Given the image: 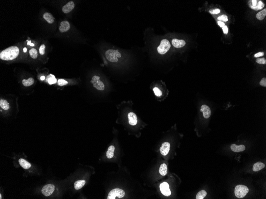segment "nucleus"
I'll return each mask as SVG.
<instances>
[{"mask_svg": "<svg viewBox=\"0 0 266 199\" xmlns=\"http://www.w3.org/2000/svg\"><path fill=\"white\" fill-rule=\"evenodd\" d=\"M256 62L258 64L265 65L266 64V60L265 58H259L257 59Z\"/></svg>", "mask_w": 266, "mask_h": 199, "instance_id": "nucleus-33", "label": "nucleus"}, {"mask_svg": "<svg viewBox=\"0 0 266 199\" xmlns=\"http://www.w3.org/2000/svg\"><path fill=\"white\" fill-rule=\"evenodd\" d=\"M172 45L174 47L176 48L182 47L186 45V42L183 40H179L174 39L172 41Z\"/></svg>", "mask_w": 266, "mask_h": 199, "instance_id": "nucleus-15", "label": "nucleus"}, {"mask_svg": "<svg viewBox=\"0 0 266 199\" xmlns=\"http://www.w3.org/2000/svg\"><path fill=\"white\" fill-rule=\"evenodd\" d=\"M231 149L232 151L235 152H243L245 149V147L244 145H241L240 146H237L236 144H233L231 145Z\"/></svg>", "mask_w": 266, "mask_h": 199, "instance_id": "nucleus-16", "label": "nucleus"}, {"mask_svg": "<svg viewBox=\"0 0 266 199\" xmlns=\"http://www.w3.org/2000/svg\"><path fill=\"white\" fill-rule=\"evenodd\" d=\"M44 19L47 21L49 23H52L54 22V18L51 13L49 12H46L44 13L43 15Z\"/></svg>", "mask_w": 266, "mask_h": 199, "instance_id": "nucleus-18", "label": "nucleus"}, {"mask_svg": "<svg viewBox=\"0 0 266 199\" xmlns=\"http://www.w3.org/2000/svg\"><path fill=\"white\" fill-rule=\"evenodd\" d=\"M55 186L52 184H48L43 186L42 192L45 196H49L51 195L55 190Z\"/></svg>", "mask_w": 266, "mask_h": 199, "instance_id": "nucleus-8", "label": "nucleus"}, {"mask_svg": "<svg viewBox=\"0 0 266 199\" xmlns=\"http://www.w3.org/2000/svg\"><path fill=\"white\" fill-rule=\"evenodd\" d=\"M91 83L93 84V86L97 90L100 91H103L105 89V85L102 81L100 79L99 76L94 75L92 78Z\"/></svg>", "mask_w": 266, "mask_h": 199, "instance_id": "nucleus-5", "label": "nucleus"}, {"mask_svg": "<svg viewBox=\"0 0 266 199\" xmlns=\"http://www.w3.org/2000/svg\"><path fill=\"white\" fill-rule=\"evenodd\" d=\"M207 192L204 190L200 191L198 192L196 196V199H203L206 196Z\"/></svg>", "mask_w": 266, "mask_h": 199, "instance_id": "nucleus-27", "label": "nucleus"}, {"mask_svg": "<svg viewBox=\"0 0 266 199\" xmlns=\"http://www.w3.org/2000/svg\"><path fill=\"white\" fill-rule=\"evenodd\" d=\"M34 80L32 78H29L28 79H24L22 81V83L24 86L28 87L34 84Z\"/></svg>", "mask_w": 266, "mask_h": 199, "instance_id": "nucleus-24", "label": "nucleus"}, {"mask_svg": "<svg viewBox=\"0 0 266 199\" xmlns=\"http://www.w3.org/2000/svg\"><path fill=\"white\" fill-rule=\"evenodd\" d=\"M70 28V23L68 21L65 20L61 23L60 26L59 27V30L61 33H64L68 31Z\"/></svg>", "mask_w": 266, "mask_h": 199, "instance_id": "nucleus-14", "label": "nucleus"}, {"mask_svg": "<svg viewBox=\"0 0 266 199\" xmlns=\"http://www.w3.org/2000/svg\"><path fill=\"white\" fill-rule=\"evenodd\" d=\"M68 84V82L63 79H58L57 81V84L60 86H63V85Z\"/></svg>", "mask_w": 266, "mask_h": 199, "instance_id": "nucleus-30", "label": "nucleus"}, {"mask_svg": "<svg viewBox=\"0 0 266 199\" xmlns=\"http://www.w3.org/2000/svg\"><path fill=\"white\" fill-rule=\"evenodd\" d=\"M125 195V192L120 188H115L111 190L108 193L107 199H115L116 198H122Z\"/></svg>", "mask_w": 266, "mask_h": 199, "instance_id": "nucleus-6", "label": "nucleus"}, {"mask_svg": "<svg viewBox=\"0 0 266 199\" xmlns=\"http://www.w3.org/2000/svg\"><path fill=\"white\" fill-rule=\"evenodd\" d=\"M19 164L23 169H29L31 166V165L30 163L26 161V160L23 159H20L18 160Z\"/></svg>", "mask_w": 266, "mask_h": 199, "instance_id": "nucleus-17", "label": "nucleus"}, {"mask_svg": "<svg viewBox=\"0 0 266 199\" xmlns=\"http://www.w3.org/2000/svg\"><path fill=\"white\" fill-rule=\"evenodd\" d=\"M264 52H260L255 54L254 55V57L255 58H258V57H262V56H264Z\"/></svg>", "mask_w": 266, "mask_h": 199, "instance_id": "nucleus-36", "label": "nucleus"}, {"mask_svg": "<svg viewBox=\"0 0 266 199\" xmlns=\"http://www.w3.org/2000/svg\"><path fill=\"white\" fill-rule=\"evenodd\" d=\"M28 45H29L31 46H34V44L33 43H31L30 42H28Z\"/></svg>", "mask_w": 266, "mask_h": 199, "instance_id": "nucleus-39", "label": "nucleus"}, {"mask_svg": "<svg viewBox=\"0 0 266 199\" xmlns=\"http://www.w3.org/2000/svg\"><path fill=\"white\" fill-rule=\"evenodd\" d=\"M171 46L169 42L167 39H164L161 40L160 45L157 47V51L160 54H165L169 50Z\"/></svg>", "mask_w": 266, "mask_h": 199, "instance_id": "nucleus-3", "label": "nucleus"}, {"mask_svg": "<svg viewBox=\"0 0 266 199\" xmlns=\"http://www.w3.org/2000/svg\"><path fill=\"white\" fill-rule=\"evenodd\" d=\"M218 20L224 22H227L228 21V18L226 15L223 14L218 18Z\"/></svg>", "mask_w": 266, "mask_h": 199, "instance_id": "nucleus-31", "label": "nucleus"}, {"mask_svg": "<svg viewBox=\"0 0 266 199\" xmlns=\"http://www.w3.org/2000/svg\"><path fill=\"white\" fill-rule=\"evenodd\" d=\"M159 172L160 174L165 176L167 174V166L165 163H163L160 166L159 169Z\"/></svg>", "mask_w": 266, "mask_h": 199, "instance_id": "nucleus-20", "label": "nucleus"}, {"mask_svg": "<svg viewBox=\"0 0 266 199\" xmlns=\"http://www.w3.org/2000/svg\"><path fill=\"white\" fill-rule=\"evenodd\" d=\"M19 54L17 46H11L3 50L0 53V59L4 60H11L17 58Z\"/></svg>", "mask_w": 266, "mask_h": 199, "instance_id": "nucleus-1", "label": "nucleus"}, {"mask_svg": "<svg viewBox=\"0 0 266 199\" xmlns=\"http://www.w3.org/2000/svg\"><path fill=\"white\" fill-rule=\"evenodd\" d=\"M45 49H46V46L44 44L41 45L39 49V53L41 55H43L45 54Z\"/></svg>", "mask_w": 266, "mask_h": 199, "instance_id": "nucleus-32", "label": "nucleus"}, {"mask_svg": "<svg viewBox=\"0 0 266 199\" xmlns=\"http://www.w3.org/2000/svg\"><path fill=\"white\" fill-rule=\"evenodd\" d=\"M201 111L202 112L203 116L205 118H209L211 116V110L210 107L206 105H204L201 106Z\"/></svg>", "mask_w": 266, "mask_h": 199, "instance_id": "nucleus-12", "label": "nucleus"}, {"mask_svg": "<svg viewBox=\"0 0 266 199\" xmlns=\"http://www.w3.org/2000/svg\"><path fill=\"white\" fill-rule=\"evenodd\" d=\"M0 106L3 109L7 110L9 109V104L7 101L4 99L0 100Z\"/></svg>", "mask_w": 266, "mask_h": 199, "instance_id": "nucleus-23", "label": "nucleus"}, {"mask_svg": "<svg viewBox=\"0 0 266 199\" xmlns=\"http://www.w3.org/2000/svg\"><path fill=\"white\" fill-rule=\"evenodd\" d=\"M260 84L261 86L263 87H266V78H263L260 82Z\"/></svg>", "mask_w": 266, "mask_h": 199, "instance_id": "nucleus-35", "label": "nucleus"}, {"mask_svg": "<svg viewBox=\"0 0 266 199\" xmlns=\"http://www.w3.org/2000/svg\"><path fill=\"white\" fill-rule=\"evenodd\" d=\"M210 13L212 14H219L220 12V10L219 9H216L211 10L209 11Z\"/></svg>", "mask_w": 266, "mask_h": 199, "instance_id": "nucleus-34", "label": "nucleus"}, {"mask_svg": "<svg viewBox=\"0 0 266 199\" xmlns=\"http://www.w3.org/2000/svg\"><path fill=\"white\" fill-rule=\"evenodd\" d=\"M160 190L162 194L165 196H169L171 195V191L169 186L166 182H163L160 185Z\"/></svg>", "mask_w": 266, "mask_h": 199, "instance_id": "nucleus-9", "label": "nucleus"}, {"mask_svg": "<svg viewBox=\"0 0 266 199\" xmlns=\"http://www.w3.org/2000/svg\"><path fill=\"white\" fill-rule=\"evenodd\" d=\"M266 9H264L263 11L259 12L257 14V15H256V18L258 20H261L264 19V18L266 17Z\"/></svg>", "mask_w": 266, "mask_h": 199, "instance_id": "nucleus-26", "label": "nucleus"}, {"mask_svg": "<svg viewBox=\"0 0 266 199\" xmlns=\"http://www.w3.org/2000/svg\"><path fill=\"white\" fill-rule=\"evenodd\" d=\"M218 23L219 26H220V27H221V28H223V27L225 26V23L222 22L218 21Z\"/></svg>", "mask_w": 266, "mask_h": 199, "instance_id": "nucleus-38", "label": "nucleus"}, {"mask_svg": "<svg viewBox=\"0 0 266 199\" xmlns=\"http://www.w3.org/2000/svg\"><path fill=\"white\" fill-rule=\"evenodd\" d=\"M129 124L132 126L136 125L137 123V118L136 115L133 112L129 113L128 115Z\"/></svg>", "mask_w": 266, "mask_h": 199, "instance_id": "nucleus-13", "label": "nucleus"}, {"mask_svg": "<svg viewBox=\"0 0 266 199\" xmlns=\"http://www.w3.org/2000/svg\"><path fill=\"white\" fill-rule=\"evenodd\" d=\"M249 5L251 9L255 11L262 9L264 6V4L262 1L257 0H252L249 1Z\"/></svg>", "mask_w": 266, "mask_h": 199, "instance_id": "nucleus-7", "label": "nucleus"}, {"mask_svg": "<svg viewBox=\"0 0 266 199\" xmlns=\"http://www.w3.org/2000/svg\"><path fill=\"white\" fill-rule=\"evenodd\" d=\"M249 191V189L246 186L243 185H238L235 188V195L238 198H243L247 195Z\"/></svg>", "mask_w": 266, "mask_h": 199, "instance_id": "nucleus-4", "label": "nucleus"}, {"mask_svg": "<svg viewBox=\"0 0 266 199\" xmlns=\"http://www.w3.org/2000/svg\"><path fill=\"white\" fill-rule=\"evenodd\" d=\"M170 149V144L168 142L163 143L160 148L161 154L163 156H166L168 154Z\"/></svg>", "mask_w": 266, "mask_h": 199, "instance_id": "nucleus-10", "label": "nucleus"}, {"mask_svg": "<svg viewBox=\"0 0 266 199\" xmlns=\"http://www.w3.org/2000/svg\"><path fill=\"white\" fill-rule=\"evenodd\" d=\"M29 54L30 57L33 59H36L38 57V52L36 49L32 48L29 51Z\"/></svg>", "mask_w": 266, "mask_h": 199, "instance_id": "nucleus-28", "label": "nucleus"}, {"mask_svg": "<svg viewBox=\"0 0 266 199\" xmlns=\"http://www.w3.org/2000/svg\"><path fill=\"white\" fill-rule=\"evenodd\" d=\"M86 183L85 180H79L76 181L74 183V188L75 190H78L82 188Z\"/></svg>", "mask_w": 266, "mask_h": 199, "instance_id": "nucleus-21", "label": "nucleus"}, {"mask_svg": "<svg viewBox=\"0 0 266 199\" xmlns=\"http://www.w3.org/2000/svg\"><path fill=\"white\" fill-rule=\"evenodd\" d=\"M155 95L157 97H161L162 95V92L160 90L159 88L157 87H155L153 89Z\"/></svg>", "mask_w": 266, "mask_h": 199, "instance_id": "nucleus-29", "label": "nucleus"}, {"mask_svg": "<svg viewBox=\"0 0 266 199\" xmlns=\"http://www.w3.org/2000/svg\"><path fill=\"white\" fill-rule=\"evenodd\" d=\"M47 81L50 85L55 84L57 82L55 76L52 74H50L47 76Z\"/></svg>", "mask_w": 266, "mask_h": 199, "instance_id": "nucleus-25", "label": "nucleus"}, {"mask_svg": "<svg viewBox=\"0 0 266 199\" xmlns=\"http://www.w3.org/2000/svg\"><path fill=\"white\" fill-rule=\"evenodd\" d=\"M0 199H2V197H1V194H0Z\"/></svg>", "mask_w": 266, "mask_h": 199, "instance_id": "nucleus-42", "label": "nucleus"}, {"mask_svg": "<svg viewBox=\"0 0 266 199\" xmlns=\"http://www.w3.org/2000/svg\"><path fill=\"white\" fill-rule=\"evenodd\" d=\"M265 165L262 162H258L256 163L253 165V170L254 171L257 172L262 170L264 168Z\"/></svg>", "mask_w": 266, "mask_h": 199, "instance_id": "nucleus-19", "label": "nucleus"}, {"mask_svg": "<svg viewBox=\"0 0 266 199\" xmlns=\"http://www.w3.org/2000/svg\"><path fill=\"white\" fill-rule=\"evenodd\" d=\"M105 56L106 59L110 62L117 63L122 57V54L118 50L109 49L105 52Z\"/></svg>", "mask_w": 266, "mask_h": 199, "instance_id": "nucleus-2", "label": "nucleus"}, {"mask_svg": "<svg viewBox=\"0 0 266 199\" xmlns=\"http://www.w3.org/2000/svg\"><path fill=\"white\" fill-rule=\"evenodd\" d=\"M23 51L24 52V53H26V51H27V49H26V48H24L23 49Z\"/></svg>", "mask_w": 266, "mask_h": 199, "instance_id": "nucleus-41", "label": "nucleus"}, {"mask_svg": "<svg viewBox=\"0 0 266 199\" xmlns=\"http://www.w3.org/2000/svg\"><path fill=\"white\" fill-rule=\"evenodd\" d=\"M222 29H223L224 34H227L228 32V28H227V26H225L224 27L222 28Z\"/></svg>", "mask_w": 266, "mask_h": 199, "instance_id": "nucleus-37", "label": "nucleus"}, {"mask_svg": "<svg viewBox=\"0 0 266 199\" xmlns=\"http://www.w3.org/2000/svg\"><path fill=\"white\" fill-rule=\"evenodd\" d=\"M114 150H115V147L114 146L112 145L108 147V151L106 153V157L108 159H111L113 157L114 155Z\"/></svg>", "mask_w": 266, "mask_h": 199, "instance_id": "nucleus-22", "label": "nucleus"}, {"mask_svg": "<svg viewBox=\"0 0 266 199\" xmlns=\"http://www.w3.org/2000/svg\"><path fill=\"white\" fill-rule=\"evenodd\" d=\"M75 6V5L73 1H69L63 7L62 9V11L65 14L69 13L73 9Z\"/></svg>", "mask_w": 266, "mask_h": 199, "instance_id": "nucleus-11", "label": "nucleus"}, {"mask_svg": "<svg viewBox=\"0 0 266 199\" xmlns=\"http://www.w3.org/2000/svg\"><path fill=\"white\" fill-rule=\"evenodd\" d=\"M40 78L41 80H44L45 79V76H41V77Z\"/></svg>", "mask_w": 266, "mask_h": 199, "instance_id": "nucleus-40", "label": "nucleus"}]
</instances>
